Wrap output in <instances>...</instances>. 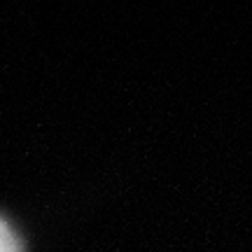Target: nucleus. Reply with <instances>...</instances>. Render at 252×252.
Listing matches in <instances>:
<instances>
[{
  "mask_svg": "<svg viewBox=\"0 0 252 252\" xmlns=\"http://www.w3.org/2000/svg\"><path fill=\"white\" fill-rule=\"evenodd\" d=\"M0 252H21V243H19L17 234L9 229V224L0 217Z\"/></svg>",
  "mask_w": 252,
  "mask_h": 252,
  "instance_id": "nucleus-1",
  "label": "nucleus"
}]
</instances>
